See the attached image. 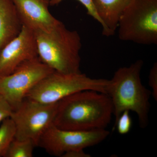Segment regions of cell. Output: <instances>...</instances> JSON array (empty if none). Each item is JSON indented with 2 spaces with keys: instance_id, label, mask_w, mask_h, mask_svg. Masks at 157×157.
I'll use <instances>...</instances> for the list:
<instances>
[{
  "instance_id": "13",
  "label": "cell",
  "mask_w": 157,
  "mask_h": 157,
  "mask_svg": "<svg viewBox=\"0 0 157 157\" xmlns=\"http://www.w3.org/2000/svg\"><path fill=\"white\" fill-rule=\"evenodd\" d=\"M36 144L30 140L14 139L7 150L5 157H32Z\"/></svg>"
},
{
  "instance_id": "17",
  "label": "cell",
  "mask_w": 157,
  "mask_h": 157,
  "mask_svg": "<svg viewBox=\"0 0 157 157\" xmlns=\"http://www.w3.org/2000/svg\"><path fill=\"white\" fill-rule=\"evenodd\" d=\"M148 84L152 90L151 95L156 101H157V63L154 64L148 76Z\"/></svg>"
},
{
  "instance_id": "18",
  "label": "cell",
  "mask_w": 157,
  "mask_h": 157,
  "mask_svg": "<svg viewBox=\"0 0 157 157\" xmlns=\"http://www.w3.org/2000/svg\"><path fill=\"white\" fill-rule=\"evenodd\" d=\"M13 109L11 104L0 95V122L7 118L10 117Z\"/></svg>"
},
{
  "instance_id": "9",
  "label": "cell",
  "mask_w": 157,
  "mask_h": 157,
  "mask_svg": "<svg viewBox=\"0 0 157 157\" xmlns=\"http://www.w3.org/2000/svg\"><path fill=\"white\" fill-rule=\"evenodd\" d=\"M38 57L35 33L23 26L17 36L0 52V77L11 74L24 62Z\"/></svg>"
},
{
  "instance_id": "3",
  "label": "cell",
  "mask_w": 157,
  "mask_h": 157,
  "mask_svg": "<svg viewBox=\"0 0 157 157\" xmlns=\"http://www.w3.org/2000/svg\"><path fill=\"white\" fill-rule=\"evenodd\" d=\"M38 56L43 63L59 73H80L81 39L76 31L68 29L62 21L49 32H34Z\"/></svg>"
},
{
  "instance_id": "4",
  "label": "cell",
  "mask_w": 157,
  "mask_h": 157,
  "mask_svg": "<svg viewBox=\"0 0 157 157\" xmlns=\"http://www.w3.org/2000/svg\"><path fill=\"white\" fill-rule=\"evenodd\" d=\"M109 82V79L90 78L82 72L67 74L54 71L33 88L26 98L42 104H55L85 90L107 94Z\"/></svg>"
},
{
  "instance_id": "12",
  "label": "cell",
  "mask_w": 157,
  "mask_h": 157,
  "mask_svg": "<svg viewBox=\"0 0 157 157\" xmlns=\"http://www.w3.org/2000/svg\"><path fill=\"white\" fill-rule=\"evenodd\" d=\"M22 27L12 0H0V52L17 36Z\"/></svg>"
},
{
  "instance_id": "19",
  "label": "cell",
  "mask_w": 157,
  "mask_h": 157,
  "mask_svg": "<svg viewBox=\"0 0 157 157\" xmlns=\"http://www.w3.org/2000/svg\"><path fill=\"white\" fill-rule=\"evenodd\" d=\"M90 155L85 152L84 149H76L65 153L62 157H90Z\"/></svg>"
},
{
  "instance_id": "16",
  "label": "cell",
  "mask_w": 157,
  "mask_h": 157,
  "mask_svg": "<svg viewBox=\"0 0 157 157\" xmlns=\"http://www.w3.org/2000/svg\"><path fill=\"white\" fill-rule=\"evenodd\" d=\"M63 1L64 0H50V6H57ZM76 1H78L81 3L82 5H83L87 10V14L97 21L101 25L102 23H101V20L96 11L92 0H76Z\"/></svg>"
},
{
  "instance_id": "7",
  "label": "cell",
  "mask_w": 157,
  "mask_h": 157,
  "mask_svg": "<svg viewBox=\"0 0 157 157\" xmlns=\"http://www.w3.org/2000/svg\"><path fill=\"white\" fill-rule=\"evenodd\" d=\"M54 71L39 57L24 62L11 74L0 77V95L14 109L33 88Z\"/></svg>"
},
{
  "instance_id": "8",
  "label": "cell",
  "mask_w": 157,
  "mask_h": 157,
  "mask_svg": "<svg viewBox=\"0 0 157 157\" xmlns=\"http://www.w3.org/2000/svg\"><path fill=\"white\" fill-rule=\"evenodd\" d=\"M109 134L106 128L71 131L59 128L53 124L40 137L37 146L42 147L49 154L62 157L67 152L97 145Z\"/></svg>"
},
{
  "instance_id": "6",
  "label": "cell",
  "mask_w": 157,
  "mask_h": 157,
  "mask_svg": "<svg viewBox=\"0 0 157 157\" xmlns=\"http://www.w3.org/2000/svg\"><path fill=\"white\" fill-rule=\"evenodd\" d=\"M58 103L44 104L25 98L11 113L15 129V139L30 140L38 145L40 137L52 125Z\"/></svg>"
},
{
  "instance_id": "11",
  "label": "cell",
  "mask_w": 157,
  "mask_h": 157,
  "mask_svg": "<svg viewBox=\"0 0 157 157\" xmlns=\"http://www.w3.org/2000/svg\"><path fill=\"white\" fill-rule=\"evenodd\" d=\"M131 0H92L101 20L102 34L107 37L113 36L121 17Z\"/></svg>"
},
{
  "instance_id": "15",
  "label": "cell",
  "mask_w": 157,
  "mask_h": 157,
  "mask_svg": "<svg viewBox=\"0 0 157 157\" xmlns=\"http://www.w3.org/2000/svg\"><path fill=\"white\" fill-rule=\"evenodd\" d=\"M132 125V118L129 111L123 112L115 123V126L117 127L118 132L121 135L128 134L131 131Z\"/></svg>"
},
{
  "instance_id": "5",
  "label": "cell",
  "mask_w": 157,
  "mask_h": 157,
  "mask_svg": "<svg viewBox=\"0 0 157 157\" xmlns=\"http://www.w3.org/2000/svg\"><path fill=\"white\" fill-rule=\"evenodd\" d=\"M121 40L143 45L157 44V0H131L117 28Z\"/></svg>"
},
{
  "instance_id": "14",
  "label": "cell",
  "mask_w": 157,
  "mask_h": 157,
  "mask_svg": "<svg viewBox=\"0 0 157 157\" xmlns=\"http://www.w3.org/2000/svg\"><path fill=\"white\" fill-rule=\"evenodd\" d=\"M16 129L10 117L4 120L0 127V157H5L11 142L15 139Z\"/></svg>"
},
{
  "instance_id": "1",
  "label": "cell",
  "mask_w": 157,
  "mask_h": 157,
  "mask_svg": "<svg viewBox=\"0 0 157 157\" xmlns=\"http://www.w3.org/2000/svg\"><path fill=\"white\" fill-rule=\"evenodd\" d=\"M113 113L112 102L107 94L85 90L58 102L53 124L59 128L71 131L105 129Z\"/></svg>"
},
{
  "instance_id": "2",
  "label": "cell",
  "mask_w": 157,
  "mask_h": 157,
  "mask_svg": "<svg viewBox=\"0 0 157 157\" xmlns=\"http://www.w3.org/2000/svg\"><path fill=\"white\" fill-rule=\"evenodd\" d=\"M143 64L139 59L129 67L119 68L109 79L107 94L112 102L115 122L124 111H131L137 114L140 128H145L148 124L151 92L140 78Z\"/></svg>"
},
{
  "instance_id": "10",
  "label": "cell",
  "mask_w": 157,
  "mask_h": 157,
  "mask_svg": "<svg viewBox=\"0 0 157 157\" xmlns=\"http://www.w3.org/2000/svg\"><path fill=\"white\" fill-rule=\"evenodd\" d=\"M23 26L34 32H49L59 22L50 13V0H12Z\"/></svg>"
}]
</instances>
